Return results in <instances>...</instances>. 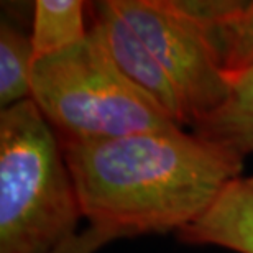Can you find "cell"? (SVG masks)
<instances>
[{"mask_svg": "<svg viewBox=\"0 0 253 253\" xmlns=\"http://www.w3.org/2000/svg\"><path fill=\"white\" fill-rule=\"evenodd\" d=\"M61 148L83 217L102 244L183 230L214 206L244 168V156L183 128Z\"/></svg>", "mask_w": 253, "mask_h": 253, "instance_id": "cell-1", "label": "cell"}, {"mask_svg": "<svg viewBox=\"0 0 253 253\" xmlns=\"http://www.w3.org/2000/svg\"><path fill=\"white\" fill-rule=\"evenodd\" d=\"M83 211L61 143L32 99L0 112V253H61Z\"/></svg>", "mask_w": 253, "mask_h": 253, "instance_id": "cell-2", "label": "cell"}, {"mask_svg": "<svg viewBox=\"0 0 253 253\" xmlns=\"http://www.w3.org/2000/svg\"><path fill=\"white\" fill-rule=\"evenodd\" d=\"M61 143L183 128L122 74L99 32L33 64L32 97Z\"/></svg>", "mask_w": 253, "mask_h": 253, "instance_id": "cell-3", "label": "cell"}, {"mask_svg": "<svg viewBox=\"0 0 253 253\" xmlns=\"http://www.w3.org/2000/svg\"><path fill=\"white\" fill-rule=\"evenodd\" d=\"M114 5L173 83L189 126L225 102L229 76L179 0H114Z\"/></svg>", "mask_w": 253, "mask_h": 253, "instance_id": "cell-4", "label": "cell"}, {"mask_svg": "<svg viewBox=\"0 0 253 253\" xmlns=\"http://www.w3.org/2000/svg\"><path fill=\"white\" fill-rule=\"evenodd\" d=\"M89 25L99 32L110 58L130 83L145 92L179 126H188V119L173 83L150 49L120 15L114 0L87 3Z\"/></svg>", "mask_w": 253, "mask_h": 253, "instance_id": "cell-5", "label": "cell"}, {"mask_svg": "<svg viewBox=\"0 0 253 253\" xmlns=\"http://www.w3.org/2000/svg\"><path fill=\"white\" fill-rule=\"evenodd\" d=\"M230 78L253 69V0H179Z\"/></svg>", "mask_w": 253, "mask_h": 253, "instance_id": "cell-6", "label": "cell"}, {"mask_svg": "<svg viewBox=\"0 0 253 253\" xmlns=\"http://www.w3.org/2000/svg\"><path fill=\"white\" fill-rule=\"evenodd\" d=\"M179 240L253 253V186L239 178L227 186L214 206L194 224L178 232Z\"/></svg>", "mask_w": 253, "mask_h": 253, "instance_id": "cell-7", "label": "cell"}, {"mask_svg": "<svg viewBox=\"0 0 253 253\" xmlns=\"http://www.w3.org/2000/svg\"><path fill=\"white\" fill-rule=\"evenodd\" d=\"M191 128L240 156L253 153V69L230 78L225 102Z\"/></svg>", "mask_w": 253, "mask_h": 253, "instance_id": "cell-8", "label": "cell"}, {"mask_svg": "<svg viewBox=\"0 0 253 253\" xmlns=\"http://www.w3.org/2000/svg\"><path fill=\"white\" fill-rule=\"evenodd\" d=\"M87 13L83 0H37L30 35L35 61L83 42L89 33Z\"/></svg>", "mask_w": 253, "mask_h": 253, "instance_id": "cell-9", "label": "cell"}, {"mask_svg": "<svg viewBox=\"0 0 253 253\" xmlns=\"http://www.w3.org/2000/svg\"><path fill=\"white\" fill-rule=\"evenodd\" d=\"M35 53L32 38L2 20L0 25V105L13 107L32 97Z\"/></svg>", "mask_w": 253, "mask_h": 253, "instance_id": "cell-10", "label": "cell"}, {"mask_svg": "<svg viewBox=\"0 0 253 253\" xmlns=\"http://www.w3.org/2000/svg\"><path fill=\"white\" fill-rule=\"evenodd\" d=\"M247 179H249V183H250V184L253 186V176H252V178H247Z\"/></svg>", "mask_w": 253, "mask_h": 253, "instance_id": "cell-11", "label": "cell"}]
</instances>
